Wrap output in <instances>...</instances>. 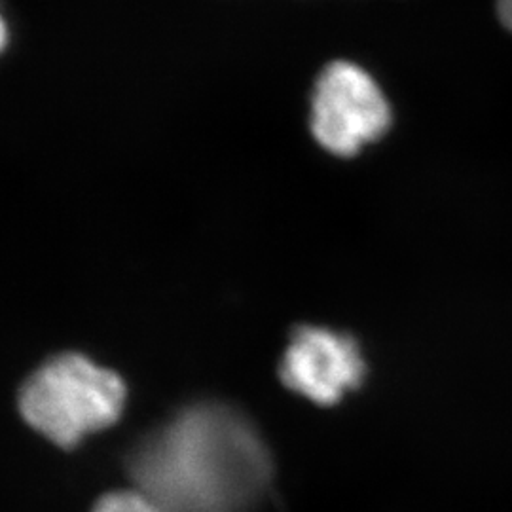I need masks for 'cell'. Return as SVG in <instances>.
I'll return each instance as SVG.
<instances>
[{
  "label": "cell",
  "mask_w": 512,
  "mask_h": 512,
  "mask_svg": "<svg viewBox=\"0 0 512 512\" xmlns=\"http://www.w3.org/2000/svg\"><path fill=\"white\" fill-rule=\"evenodd\" d=\"M139 490L165 512H249L272 478L251 421L220 404L183 412L131 456Z\"/></svg>",
  "instance_id": "cell-1"
},
{
  "label": "cell",
  "mask_w": 512,
  "mask_h": 512,
  "mask_svg": "<svg viewBox=\"0 0 512 512\" xmlns=\"http://www.w3.org/2000/svg\"><path fill=\"white\" fill-rule=\"evenodd\" d=\"M363 376L365 361L357 344L329 329L298 330L281 361L285 385L317 404L340 401Z\"/></svg>",
  "instance_id": "cell-4"
},
{
  "label": "cell",
  "mask_w": 512,
  "mask_h": 512,
  "mask_svg": "<svg viewBox=\"0 0 512 512\" xmlns=\"http://www.w3.org/2000/svg\"><path fill=\"white\" fill-rule=\"evenodd\" d=\"M497 16L505 29L512 33V0H497Z\"/></svg>",
  "instance_id": "cell-6"
},
{
  "label": "cell",
  "mask_w": 512,
  "mask_h": 512,
  "mask_svg": "<svg viewBox=\"0 0 512 512\" xmlns=\"http://www.w3.org/2000/svg\"><path fill=\"white\" fill-rule=\"evenodd\" d=\"M93 512H165L141 490L105 495Z\"/></svg>",
  "instance_id": "cell-5"
},
{
  "label": "cell",
  "mask_w": 512,
  "mask_h": 512,
  "mask_svg": "<svg viewBox=\"0 0 512 512\" xmlns=\"http://www.w3.org/2000/svg\"><path fill=\"white\" fill-rule=\"evenodd\" d=\"M6 42H8V29H6V21L0 14V52L6 48Z\"/></svg>",
  "instance_id": "cell-7"
},
{
  "label": "cell",
  "mask_w": 512,
  "mask_h": 512,
  "mask_svg": "<svg viewBox=\"0 0 512 512\" xmlns=\"http://www.w3.org/2000/svg\"><path fill=\"white\" fill-rule=\"evenodd\" d=\"M124 403V382L109 368L74 353L38 368L19 397L27 423L63 448L112 425Z\"/></svg>",
  "instance_id": "cell-2"
},
{
  "label": "cell",
  "mask_w": 512,
  "mask_h": 512,
  "mask_svg": "<svg viewBox=\"0 0 512 512\" xmlns=\"http://www.w3.org/2000/svg\"><path fill=\"white\" fill-rule=\"evenodd\" d=\"M311 133L336 156H353L391 126V107L376 80L349 61H332L311 93Z\"/></svg>",
  "instance_id": "cell-3"
}]
</instances>
